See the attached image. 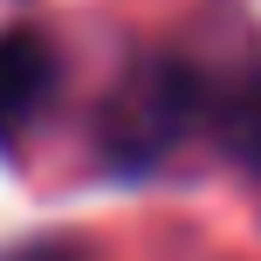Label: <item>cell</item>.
Wrapping results in <instances>:
<instances>
[{"label": "cell", "mask_w": 261, "mask_h": 261, "mask_svg": "<svg viewBox=\"0 0 261 261\" xmlns=\"http://www.w3.org/2000/svg\"><path fill=\"white\" fill-rule=\"evenodd\" d=\"M206 96H213V69L193 55H138L124 69V83L103 96V117H96V151L110 172L144 179L158 172L179 144L206 138Z\"/></svg>", "instance_id": "cell-1"}, {"label": "cell", "mask_w": 261, "mask_h": 261, "mask_svg": "<svg viewBox=\"0 0 261 261\" xmlns=\"http://www.w3.org/2000/svg\"><path fill=\"white\" fill-rule=\"evenodd\" d=\"M55 83H62L55 41L35 21H7L0 28V151H14L41 124V110L55 103Z\"/></svg>", "instance_id": "cell-2"}, {"label": "cell", "mask_w": 261, "mask_h": 261, "mask_svg": "<svg viewBox=\"0 0 261 261\" xmlns=\"http://www.w3.org/2000/svg\"><path fill=\"white\" fill-rule=\"evenodd\" d=\"M206 144L220 158H234L241 172H261V62L213 69L206 96Z\"/></svg>", "instance_id": "cell-3"}, {"label": "cell", "mask_w": 261, "mask_h": 261, "mask_svg": "<svg viewBox=\"0 0 261 261\" xmlns=\"http://www.w3.org/2000/svg\"><path fill=\"white\" fill-rule=\"evenodd\" d=\"M0 261H90L83 241H28V248H7Z\"/></svg>", "instance_id": "cell-4"}]
</instances>
